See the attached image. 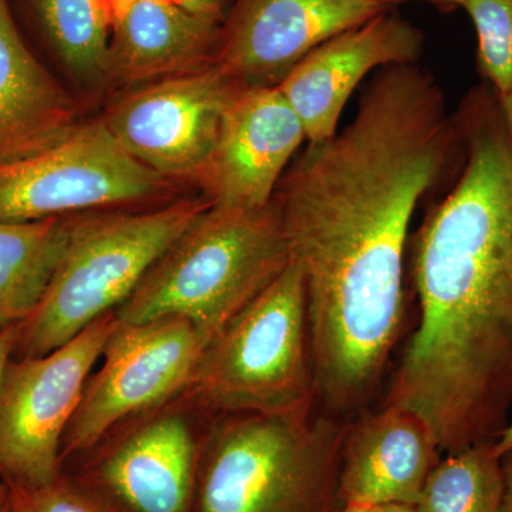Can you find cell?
I'll return each mask as SVG.
<instances>
[{"label": "cell", "mask_w": 512, "mask_h": 512, "mask_svg": "<svg viewBox=\"0 0 512 512\" xmlns=\"http://www.w3.org/2000/svg\"><path fill=\"white\" fill-rule=\"evenodd\" d=\"M456 116L466 163L417 234L419 328L386 400L447 454L497 440L512 407V138L493 93Z\"/></svg>", "instance_id": "obj_2"}, {"label": "cell", "mask_w": 512, "mask_h": 512, "mask_svg": "<svg viewBox=\"0 0 512 512\" xmlns=\"http://www.w3.org/2000/svg\"><path fill=\"white\" fill-rule=\"evenodd\" d=\"M79 104L42 63L0 0V164L56 146L80 126Z\"/></svg>", "instance_id": "obj_16"}, {"label": "cell", "mask_w": 512, "mask_h": 512, "mask_svg": "<svg viewBox=\"0 0 512 512\" xmlns=\"http://www.w3.org/2000/svg\"><path fill=\"white\" fill-rule=\"evenodd\" d=\"M26 29L64 69L96 82L109 76L110 9L107 0H9Z\"/></svg>", "instance_id": "obj_18"}, {"label": "cell", "mask_w": 512, "mask_h": 512, "mask_svg": "<svg viewBox=\"0 0 512 512\" xmlns=\"http://www.w3.org/2000/svg\"><path fill=\"white\" fill-rule=\"evenodd\" d=\"M200 450L181 413H164L127 434L100 461V483L130 512H190Z\"/></svg>", "instance_id": "obj_17"}, {"label": "cell", "mask_w": 512, "mask_h": 512, "mask_svg": "<svg viewBox=\"0 0 512 512\" xmlns=\"http://www.w3.org/2000/svg\"><path fill=\"white\" fill-rule=\"evenodd\" d=\"M384 10L373 0H234L212 63L242 86H278L313 49Z\"/></svg>", "instance_id": "obj_11"}, {"label": "cell", "mask_w": 512, "mask_h": 512, "mask_svg": "<svg viewBox=\"0 0 512 512\" xmlns=\"http://www.w3.org/2000/svg\"><path fill=\"white\" fill-rule=\"evenodd\" d=\"M109 76L130 83L165 79L214 60L221 23L183 0H107Z\"/></svg>", "instance_id": "obj_15"}, {"label": "cell", "mask_w": 512, "mask_h": 512, "mask_svg": "<svg viewBox=\"0 0 512 512\" xmlns=\"http://www.w3.org/2000/svg\"><path fill=\"white\" fill-rule=\"evenodd\" d=\"M183 2L194 12L222 25L234 0H183Z\"/></svg>", "instance_id": "obj_23"}, {"label": "cell", "mask_w": 512, "mask_h": 512, "mask_svg": "<svg viewBox=\"0 0 512 512\" xmlns=\"http://www.w3.org/2000/svg\"><path fill=\"white\" fill-rule=\"evenodd\" d=\"M423 49V32L384 10L313 49L276 87L301 120L308 143H320L336 136L340 116L367 74L417 63Z\"/></svg>", "instance_id": "obj_13"}, {"label": "cell", "mask_w": 512, "mask_h": 512, "mask_svg": "<svg viewBox=\"0 0 512 512\" xmlns=\"http://www.w3.org/2000/svg\"><path fill=\"white\" fill-rule=\"evenodd\" d=\"M117 322L107 313L46 355L9 360L0 382L3 483L40 487L60 477L64 434Z\"/></svg>", "instance_id": "obj_7"}, {"label": "cell", "mask_w": 512, "mask_h": 512, "mask_svg": "<svg viewBox=\"0 0 512 512\" xmlns=\"http://www.w3.org/2000/svg\"><path fill=\"white\" fill-rule=\"evenodd\" d=\"M305 140L301 120L278 87H244L194 183L211 204L264 208Z\"/></svg>", "instance_id": "obj_12"}, {"label": "cell", "mask_w": 512, "mask_h": 512, "mask_svg": "<svg viewBox=\"0 0 512 512\" xmlns=\"http://www.w3.org/2000/svg\"><path fill=\"white\" fill-rule=\"evenodd\" d=\"M188 390L231 414L301 417L316 396L301 268L289 262L202 350Z\"/></svg>", "instance_id": "obj_6"}, {"label": "cell", "mask_w": 512, "mask_h": 512, "mask_svg": "<svg viewBox=\"0 0 512 512\" xmlns=\"http://www.w3.org/2000/svg\"><path fill=\"white\" fill-rule=\"evenodd\" d=\"M181 200L160 210L70 218L62 259L13 356H40L126 301L175 239L210 207Z\"/></svg>", "instance_id": "obj_5"}, {"label": "cell", "mask_w": 512, "mask_h": 512, "mask_svg": "<svg viewBox=\"0 0 512 512\" xmlns=\"http://www.w3.org/2000/svg\"><path fill=\"white\" fill-rule=\"evenodd\" d=\"M18 338L19 326H12V328L0 330V382H2L6 365H8L9 360L12 359L13 353H15Z\"/></svg>", "instance_id": "obj_24"}, {"label": "cell", "mask_w": 512, "mask_h": 512, "mask_svg": "<svg viewBox=\"0 0 512 512\" xmlns=\"http://www.w3.org/2000/svg\"><path fill=\"white\" fill-rule=\"evenodd\" d=\"M494 441L448 453L427 477L417 512H500L504 480Z\"/></svg>", "instance_id": "obj_20"}, {"label": "cell", "mask_w": 512, "mask_h": 512, "mask_svg": "<svg viewBox=\"0 0 512 512\" xmlns=\"http://www.w3.org/2000/svg\"><path fill=\"white\" fill-rule=\"evenodd\" d=\"M466 163L439 84L417 63L373 74L355 117L308 143L274 202L301 268L316 394L335 412L365 403L403 320L404 255L421 198Z\"/></svg>", "instance_id": "obj_1"}, {"label": "cell", "mask_w": 512, "mask_h": 512, "mask_svg": "<svg viewBox=\"0 0 512 512\" xmlns=\"http://www.w3.org/2000/svg\"><path fill=\"white\" fill-rule=\"evenodd\" d=\"M369 512H417L413 505L384 504L370 507Z\"/></svg>", "instance_id": "obj_29"}, {"label": "cell", "mask_w": 512, "mask_h": 512, "mask_svg": "<svg viewBox=\"0 0 512 512\" xmlns=\"http://www.w3.org/2000/svg\"><path fill=\"white\" fill-rule=\"evenodd\" d=\"M512 450V421H508L505 429L501 431L500 436L494 441V453L498 457H503L505 453Z\"/></svg>", "instance_id": "obj_27"}, {"label": "cell", "mask_w": 512, "mask_h": 512, "mask_svg": "<svg viewBox=\"0 0 512 512\" xmlns=\"http://www.w3.org/2000/svg\"><path fill=\"white\" fill-rule=\"evenodd\" d=\"M70 218L0 221V330L25 323L42 302L62 259Z\"/></svg>", "instance_id": "obj_19"}, {"label": "cell", "mask_w": 512, "mask_h": 512, "mask_svg": "<svg viewBox=\"0 0 512 512\" xmlns=\"http://www.w3.org/2000/svg\"><path fill=\"white\" fill-rule=\"evenodd\" d=\"M289 262L274 200L254 210L210 204L151 266L116 315L127 323L178 316L210 342Z\"/></svg>", "instance_id": "obj_3"}, {"label": "cell", "mask_w": 512, "mask_h": 512, "mask_svg": "<svg viewBox=\"0 0 512 512\" xmlns=\"http://www.w3.org/2000/svg\"><path fill=\"white\" fill-rule=\"evenodd\" d=\"M373 2L379 3L383 8L390 9L393 5H397V3L409 2V0H373ZM420 2L431 3L436 8L443 10V12H451V10L463 8L464 5V0H420Z\"/></svg>", "instance_id": "obj_26"}, {"label": "cell", "mask_w": 512, "mask_h": 512, "mask_svg": "<svg viewBox=\"0 0 512 512\" xmlns=\"http://www.w3.org/2000/svg\"><path fill=\"white\" fill-rule=\"evenodd\" d=\"M332 512H369V508L353 504H340Z\"/></svg>", "instance_id": "obj_31"}, {"label": "cell", "mask_w": 512, "mask_h": 512, "mask_svg": "<svg viewBox=\"0 0 512 512\" xmlns=\"http://www.w3.org/2000/svg\"><path fill=\"white\" fill-rule=\"evenodd\" d=\"M498 99H500L501 111H503L505 124H507L512 138V90L510 93L505 94V96L498 97Z\"/></svg>", "instance_id": "obj_28"}, {"label": "cell", "mask_w": 512, "mask_h": 512, "mask_svg": "<svg viewBox=\"0 0 512 512\" xmlns=\"http://www.w3.org/2000/svg\"><path fill=\"white\" fill-rule=\"evenodd\" d=\"M167 178L130 156L101 121L36 156L0 164V221L33 222L148 200Z\"/></svg>", "instance_id": "obj_9"}, {"label": "cell", "mask_w": 512, "mask_h": 512, "mask_svg": "<svg viewBox=\"0 0 512 512\" xmlns=\"http://www.w3.org/2000/svg\"><path fill=\"white\" fill-rule=\"evenodd\" d=\"M241 83L210 63L128 94L103 123L120 146L154 173L195 181Z\"/></svg>", "instance_id": "obj_10"}, {"label": "cell", "mask_w": 512, "mask_h": 512, "mask_svg": "<svg viewBox=\"0 0 512 512\" xmlns=\"http://www.w3.org/2000/svg\"><path fill=\"white\" fill-rule=\"evenodd\" d=\"M441 453L427 421L413 410L384 404L346 431L340 461V504L416 505Z\"/></svg>", "instance_id": "obj_14"}, {"label": "cell", "mask_w": 512, "mask_h": 512, "mask_svg": "<svg viewBox=\"0 0 512 512\" xmlns=\"http://www.w3.org/2000/svg\"><path fill=\"white\" fill-rule=\"evenodd\" d=\"M503 470L504 491L500 512H512V450L501 457Z\"/></svg>", "instance_id": "obj_25"}, {"label": "cell", "mask_w": 512, "mask_h": 512, "mask_svg": "<svg viewBox=\"0 0 512 512\" xmlns=\"http://www.w3.org/2000/svg\"><path fill=\"white\" fill-rule=\"evenodd\" d=\"M207 343L194 323L178 316L119 319L101 353L103 365L87 380L64 434L62 457L90 450L121 421L188 390Z\"/></svg>", "instance_id": "obj_8"}, {"label": "cell", "mask_w": 512, "mask_h": 512, "mask_svg": "<svg viewBox=\"0 0 512 512\" xmlns=\"http://www.w3.org/2000/svg\"><path fill=\"white\" fill-rule=\"evenodd\" d=\"M346 431L311 414H235L200 463L198 512H332Z\"/></svg>", "instance_id": "obj_4"}, {"label": "cell", "mask_w": 512, "mask_h": 512, "mask_svg": "<svg viewBox=\"0 0 512 512\" xmlns=\"http://www.w3.org/2000/svg\"><path fill=\"white\" fill-rule=\"evenodd\" d=\"M477 35L478 72L498 97L512 90V0H464Z\"/></svg>", "instance_id": "obj_21"}, {"label": "cell", "mask_w": 512, "mask_h": 512, "mask_svg": "<svg viewBox=\"0 0 512 512\" xmlns=\"http://www.w3.org/2000/svg\"><path fill=\"white\" fill-rule=\"evenodd\" d=\"M8 485L10 512H107L89 494L60 477L40 487Z\"/></svg>", "instance_id": "obj_22"}, {"label": "cell", "mask_w": 512, "mask_h": 512, "mask_svg": "<svg viewBox=\"0 0 512 512\" xmlns=\"http://www.w3.org/2000/svg\"><path fill=\"white\" fill-rule=\"evenodd\" d=\"M0 512H10V490L9 485L0 483Z\"/></svg>", "instance_id": "obj_30"}]
</instances>
